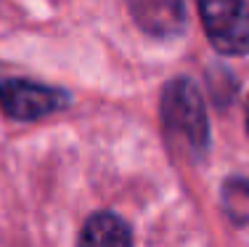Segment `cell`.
<instances>
[{"mask_svg":"<svg viewBox=\"0 0 249 247\" xmlns=\"http://www.w3.org/2000/svg\"><path fill=\"white\" fill-rule=\"evenodd\" d=\"M162 122L167 136L194 157H201L210 146V122L199 88L191 80L178 77L167 82L162 93Z\"/></svg>","mask_w":249,"mask_h":247,"instance_id":"6da1fadb","label":"cell"},{"mask_svg":"<svg viewBox=\"0 0 249 247\" xmlns=\"http://www.w3.org/2000/svg\"><path fill=\"white\" fill-rule=\"evenodd\" d=\"M204 32L215 51L225 56L249 54V3L241 0H204L199 3Z\"/></svg>","mask_w":249,"mask_h":247,"instance_id":"7a4b0ae2","label":"cell"},{"mask_svg":"<svg viewBox=\"0 0 249 247\" xmlns=\"http://www.w3.org/2000/svg\"><path fill=\"white\" fill-rule=\"evenodd\" d=\"M67 104H69V96L61 88L21 80V77L0 80V107L14 120H21V122L40 120V117H48L53 112L64 109Z\"/></svg>","mask_w":249,"mask_h":247,"instance_id":"3957f363","label":"cell"},{"mask_svg":"<svg viewBox=\"0 0 249 247\" xmlns=\"http://www.w3.org/2000/svg\"><path fill=\"white\" fill-rule=\"evenodd\" d=\"M130 11L141 29H146L149 35H159V38L180 32L186 21V8L173 0H141L130 5Z\"/></svg>","mask_w":249,"mask_h":247,"instance_id":"277c9868","label":"cell"},{"mask_svg":"<svg viewBox=\"0 0 249 247\" xmlns=\"http://www.w3.org/2000/svg\"><path fill=\"white\" fill-rule=\"evenodd\" d=\"M80 247H133V237L114 213H96L82 226Z\"/></svg>","mask_w":249,"mask_h":247,"instance_id":"5b68a950","label":"cell"},{"mask_svg":"<svg viewBox=\"0 0 249 247\" xmlns=\"http://www.w3.org/2000/svg\"><path fill=\"white\" fill-rule=\"evenodd\" d=\"M223 210L231 221L249 223V178H228L223 184Z\"/></svg>","mask_w":249,"mask_h":247,"instance_id":"8992f818","label":"cell"},{"mask_svg":"<svg viewBox=\"0 0 249 247\" xmlns=\"http://www.w3.org/2000/svg\"><path fill=\"white\" fill-rule=\"evenodd\" d=\"M247 131H249V101H247Z\"/></svg>","mask_w":249,"mask_h":247,"instance_id":"52a82bcc","label":"cell"}]
</instances>
